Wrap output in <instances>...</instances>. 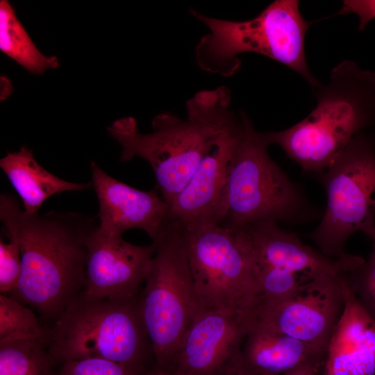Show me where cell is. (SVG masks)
Listing matches in <instances>:
<instances>
[{
    "label": "cell",
    "instance_id": "6",
    "mask_svg": "<svg viewBox=\"0 0 375 375\" xmlns=\"http://www.w3.org/2000/svg\"><path fill=\"white\" fill-rule=\"evenodd\" d=\"M139 295L141 317L157 369L170 370L181 343L201 311L181 227L171 222Z\"/></svg>",
    "mask_w": 375,
    "mask_h": 375
},
{
    "label": "cell",
    "instance_id": "7",
    "mask_svg": "<svg viewBox=\"0 0 375 375\" xmlns=\"http://www.w3.org/2000/svg\"><path fill=\"white\" fill-rule=\"evenodd\" d=\"M326 194L325 212L310 238L324 255L343 259L349 237L356 231L367 235L375 226V141L357 134L319 174Z\"/></svg>",
    "mask_w": 375,
    "mask_h": 375
},
{
    "label": "cell",
    "instance_id": "9",
    "mask_svg": "<svg viewBox=\"0 0 375 375\" xmlns=\"http://www.w3.org/2000/svg\"><path fill=\"white\" fill-rule=\"evenodd\" d=\"M181 228L201 310L252 315L260 289L249 256L235 232L218 224Z\"/></svg>",
    "mask_w": 375,
    "mask_h": 375
},
{
    "label": "cell",
    "instance_id": "16",
    "mask_svg": "<svg viewBox=\"0 0 375 375\" xmlns=\"http://www.w3.org/2000/svg\"><path fill=\"white\" fill-rule=\"evenodd\" d=\"M345 274V273H344ZM345 303L330 338L323 375H375V321L347 287Z\"/></svg>",
    "mask_w": 375,
    "mask_h": 375
},
{
    "label": "cell",
    "instance_id": "29",
    "mask_svg": "<svg viewBox=\"0 0 375 375\" xmlns=\"http://www.w3.org/2000/svg\"><path fill=\"white\" fill-rule=\"evenodd\" d=\"M241 375H256V374H241Z\"/></svg>",
    "mask_w": 375,
    "mask_h": 375
},
{
    "label": "cell",
    "instance_id": "5",
    "mask_svg": "<svg viewBox=\"0 0 375 375\" xmlns=\"http://www.w3.org/2000/svg\"><path fill=\"white\" fill-rule=\"evenodd\" d=\"M299 4L297 0H276L256 17L238 22L212 18L191 9L210 30L195 49L198 65L231 76L241 65L239 54L256 53L286 65L317 87L319 83L309 70L305 52L310 23L302 17Z\"/></svg>",
    "mask_w": 375,
    "mask_h": 375
},
{
    "label": "cell",
    "instance_id": "2",
    "mask_svg": "<svg viewBox=\"0 0 375 375\" xmlns=\"http://www.w3.org/2000/svg\"><path fill=\"white\" fill-rule=\"evenodd\" d=\"M231 101L230 90L221 86L189 99L185 119L171 112L156 115L151 133H140L132 117L115 121L107 130L122 148L121 160L140 157L149 163L157 188L170 206L204 157L238 120Z\"/></svg>",
    "mask_w": 375,
    "mask_h": 375
},
{
    "label": "cell",
    "instance_id": "14",
    "mask_svg": "<svg viewBox=\"0 0 375 375\" xmlns=\"http://www.w3.org/2000/svg\"><path fill=\"white\" fill-rule=\"evenodd\" d=\"M156 244L140 246L122 236L101 233L99 226L88 241L84 292L99 298L131 299L140 294Z\"/></svg>",
    "mask_w": 375,
    "mask_h": 375
},
{
    "label": "cell",
    "instance_id": "8",
    "mask_svg": "<svg viewBox=\"0 0 375 375\" xmlns=\"http://www.w3.org/2000/svg\"><path fill=\"white\" fill-rule=\"evenodd\" d=\"M244 131L233 159L222 226L231 229L265 221L290 220L304 200L298 188L269 157V144L244 113Z\"/></svg>",
    "mask_w": 375,
    "mask_h": 375
},
{
    "label": "cell",
    "instance_id": "19",
    "mask_svg": "<svg viewBox=\"0 0 375 375\" xmlns=\"http://www.w3.org/2000/svg\"><path fill=\"white\" fill-rule=\"evenodd\" d=\"M0 49L34 74L41 75L59 66L57 57L39 51L6 0L0 1Z\"/></svg>",
    "mask_w": 375,
    "mask_h": 375
},
{
    "label": "cell",
    "instance_id": "3",
    "mask_svg": "<svg viewBox=\"0 0 375 375\" xmlns=\"http://www.w3.org/2000/svg\"><path fill=\"white\" fill-rule=\"evenodd\" d=\"M314 88L317 105L305 119L263 133L304 171L319 174L357 134L375 124V72L347 60L333 69L327 85Z\"/></svg>",
    "mask_w": 375,
    "mask_h": 375
},
{
    "label": "cell",
    "instance_id": "21",
    "mask_svg": "<svg viewBox=\"0 0 375 375\" xmlns=\"http://www.w3.org/2000/svg\"><path fill=\"white\" fill-rule=\"evenodd\" d=\"M44 328L31 307L6 294L0 295V342L18 340L47 341Z\"/></svg>",
    "mask_w": 375,
    "mask_h": 375
},
{
    "label": "cell",
    "instance_id": "18",
    "mask_svg": "<svg viewBox=\"0 0 375 375\" xmlns=\"http://www.w3.org/2000/svg\"><path fill=\"white\" fill-rule=\"evenodd\" d=\"M0 167L28 213H38L43 203L53 195L92 185L67 181L51 174L35 160L32 150L25 146L17 152L8 153L0 160Z\"/></svg>",
    "mask_w": 375,
    "mask_h": 375
},
{
    "label": "cell",
    "instance_id": "25",
    "mask_svg": "<svg viewBox=\"0 0 375 375\" xmlns=\"http://www.w3.org/2000/svg\"><path fill=\"white\" fill-rule=\"evenodd\" d=\"M340 14H356L359 19V29L363 31L375 19V0H346Z\"/></svg>",
    "mask_w": 375,
    "mask_h": 375
},
{
    "label": "cell",
    "instance_id": "17",
    "mask_svg": "<svg viewBox=\"0 0 375 375\" xmlns=\"http://www.w3.org/2000/svg\"><path fill=\"white\" fill-rule=\"evenodd\" d=\"M325 359L324 353L308 344L253 319L231 375H281L306 365L322 372Z\"/></svg>",
    "mask_w": 375,
    "mask_h": 375
},
{
    "label": "cell",
    "instance_id": "15",
    "mask_svg": "<svg viewBox=\"0 0 375 375\" xmlns=\"http://www.w3.org/2000/svg\"><path fill=\"white\" fill-rule=\"evenodd\" d=\"M92 185L99 204V230L122 236L131 228L145 231L153 243L159 242L170 223V206L157 187L135 189L106 174L95 162L90 165Z\"/></svg>",
    "mask_w": 375,
    "mask_h": 375
},
{
    "label": "cell",
    "instance_id": "27",
    "mask_svg": "<svg viewBox=\"0 0 375 375\" xmlns=\"http://www.w3.org/2000/svg\"><path fill=\"white\" fill-rule=\"evenodd\" d=\"M146 375H182V374H177L171 371H168V370L156 369V370Z\"/></svg>",
    "mask_w": 375,
    "mask_h": 375
},
{
    "label": "cell",
    "instance_id": "22",
    "mask_svg": "<svg viewBox=\"0 0 375 375\" xmlns=\"http://www.w3.org/2000/svg\"><path fill=\"white\" fill-rule=\"evenodd\" d=\"M344 278L358 303L375 321V251L367 260L344 274Z\"/></svg>",
    "mask_w": 375,
    "mask_h": 375
},
{
    "label": "cell",
    "instance_id": "11",
    "mask_svg": "<svg viewBox=\"0 0 375 375\" xmlns=\"http://www.w3.org/2000/svg\"><path fill=\"white\" fill-rule=\"evenodd\" d=\"M344 274H321L283 297L260 298L253 311L254 321L326 354L344 307Z\"/></svg>",
    "mask_w": 375,
    "mask_h": 375
},
{
    "label": "cell",
    "instance_id": "10",
    "mask_svg": "<svg viewBox=\"0 0 375 375\" xmlns=\"http://www.w3.org/2000/svg\"><path fill=\"white\" fill-rule=\"evenodd\" d=\"M233 230L247 250L263 298L283 297L316 276L346 273L365 260L354 255L343 259L328 257L279 228L275 221Z\"/></svg>",
    "mask_w": 375,
    "mask_h": 375
},
{
    "label": "cell",
    "instance_id": "26",
    "mask_svg": "<svg viewBox=\"0 0 375 375\" xmlns=\"http://www.w3.org/2000/svg\"><path fill=\"white\" fill-rule=\"evenodd\" d=\"M322 370L311 365H306L286 372L283 375H317Z\"/></svg>",
    "mask_w": 375,
    "mask_h": 375
},
{
    "label": "cell",
    "instance_id": "4",
    "mask_svg": "<svg viewBox=\"0 0 375 375\" xmlns=\"http://www.w3.org/2000/svg\"><path fill=\"white\" fill-rule=\"evenodd\" d=\"M139 295L115 299L81 292L47 329L46 343L55 364L101 358L141 375L147 356L153 354Z\"/></svg>",
    "mask_w": 375,
    "mask_h": 375
},
{
    "label": "cell",
    "instance_id": "13",
    "mask_svg": "<svg viewBox=\"0 0 375 375\" xmlns=\"http://www.w3.org/2000/svg\"><path fill=\"white\" fill-rule=\"evenodd\" d=\"M244 131V112L204 157L170 205V220L182 228L222 225L230 170Z\"/></svg>",
    "mask_w": 375,
    "mask_h": 375
},
{
    "label": "cell",
    "instance_id": "12",
    "mask_svg": "<svg viewBox=\"0 0 375 375\" xmlns=\"http://www.w3.org/2000/svg\"><path fill=\"white\" fill-rule=\"evenodd\" d=\"M253 320L251 313L240 311H200L169 371L182 375H231Z\"/></svg>",
    "mask_w": 375,
    "mask_h": 375
},
{
    "label": "cell",
    "instance_id": "1",
    "mask_svg": "<svg viewBox=\"0 0 375 375\" xmlns=\"http://www.w3.org/2000/svg\"><path fill=\"white\" fill-rule=\"evenodd\" d=\"M0 219L17 235L22 256L10 297L54 322L84 290L88 241L99 220L73 212L28 213L7 193L0 196Z\"/></svg>",
    "mask_w": 375,
    "mask_h": 375
},
{
    "label": "cell",
    "instance_id": "24",
    "mask_svg": "<svg viewBox=\"0 0 375 375\" xmlns=\"http://www.w3.org/2000/svg\"><path fill=\"white\" fill-rule=\"evenodd\" d=\"M58 375H138L128 368L101 358L72 360L62 364Z\"/></svg>",
    "mask_w": 375,
    "mask_h": 375
},
{
    "label": "cell",
    "instance_id": "23",
    "mask_svg": "<svg viewBox=\"0 0 375 375\" xmlns=\"http://www.w3.org/2000/svg\"><path fill=\"white\" fill-rule=\"evenodd\" d=\"M9 242L0 238V292L12 293L18 286L22 273V256L18 238L15 233L7 231Z\"/></svg>",
    "mask_w": 375,
    "mask_h": 375
},
{
    "label": "cell",
    "instance_id": "28",
    "mask_svg": "<svg viewBox=\"0 0 375 375\" xmlns=\"http://www.w3.org/2000/svg\"><path fill=\"white\" fill-rule=\"evenodd\" d=\"M373 241V251H375V226L369 235Z\"/></svg>",
    "mask_w": 375,
    "mask_h": 375
},
{
    "label": "cell",
    "instance_id": "20",
    "mask_svg": "<svg viewBox=\"0 0 375 375\" xmlns=\"http://www.w3.org/2000/svg\"><path fill=\"white\" fill-rule=\"evenodd\" d=\"M55 365L44 340L0 342V375H55Z\"/></svg>",
    "mask_w": 375,
    "mask_h": 375
}]
</instances>
